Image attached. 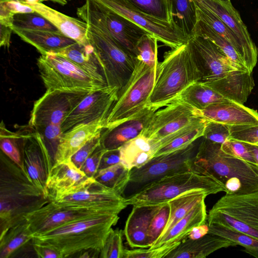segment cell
<instances>
[{
	"instance_id": "cell-41",
	"label": "cell",
	"mask_w": 258,
	"mask_h": 258,
	"mask_svg": "<svg viewBox=\"0 0 258 258\" xmlns=\"http://www.w3.org/2000/svg\"><path fill=\"white\" fill-rule=\"evenodd\" d=\"M24 133H18L8 130L4 122L0 125V146L2 151L9 158L26 172L22 160V148Z\"/></svg>"
},
{
	"instance_id": "cell-60",
	"label": "cell",
	"mask_w": 258,
	"mask_h": 258,
	"mask_svg": "<svg viewBox=\"0 0 258 258\" xmlns=\"http://www.w3.org/2000/svg\"><path fill=\"white\" fill-rule=\"evenodd\" d=\"M258 165V146L245 143Z\"/></svg>"
},
{
	"instance_id": "cell-57",
	"label": "cell",
	"mask_w": 258,
	"mask_h": 258,
	"mask_svg": "<svg viewBox=\"0 0 258 258\" xmlns=\"http://www.w3.org/2000/svg\"><path fill=\"white\" fill-rule=\"evenodd\" d=\"M0 46L9 48L10 46L12 27L0 24Z\"/></svg>"
},
{
	"instance_id": "cell-8",
	"label": "cell",
	"mask_w": 258,
	"mask_h": 258,
	"mask_svg": "<svg viewBox=\"0 0 258 258\" xmlns=\"http://www.w3.org/2000/svg\"><path fill=\"white\" fill-rule=\"evenodd\" d=\"M87 35L101 64L108 86L119 91L130 78L136 58L121 47L104 28L88 24Z\"/></svg>"
},
{
	"instance_id": "cell-22",
	"label": "cell",
	"mask_w": 258,
	"mask_h": 258,
	"mask_svg": "<svg viewBox=\"0 0 258 258\" xmlns=\"http://www.w3.org/2000/svg\"><path fill=\"white\" fill-rule=\"evenodd\" d=\"M160 108L148 105L125 121L111 128L104 129L101 134V146L106 150L119 149L141 134L153 114Z\"/></svg>"
},
{
	"instance_id": "cell-1",
	"label": "cell",
	"mask_w": 258,
	"mask_h": 258,
	"mask_svg": "<svg viewBox=\"0 0 258 258\" xmlns=\"http://www.w3.org/2000/svg\"><path fill=\"white\" fill-rule=\"evenodd\" d=\"M119 213L98 214L71 221L42 234L33 236L32 245L56 251L59 258L78 257L90 252L100 255L106 239L119 219Z\"/></svg>"
},
{
	"instance_id": "cell-26",
	"label": "cell",
	"mask_w": 258,
	"mask_h": 258,
	"mask_svg": "<svg viewBox=\"0 0 258 258\" xmlns=\"http://www.w3.org/2000/svg\"><path fill=\"white\" fill-rule=\"evenodd\" d=\"M203 84L225 98L242 104L246 102L255 86L252 72L240 70L233 71L222 78Z\"/></svg>"
},
{
	"instance_id": "cell-43",
	"label": "cell",
	"mask_w": 258,
	"mask_h": 258,
	"mask_svg": "<svg viewBox=\"0 0 258 258\" xmlns=\"http://www.w3.org/2000/svg\"><path fill=\"white\" fill-rule=\"evenodd\" d=\"M13 27L61 33L51 23L36 11L16 14L14 16Z\"/></svg>"
},
{
	"instance_id": "cell-4",
	"label": "cell",
	"mask_w": 258,
	"mask_h": 258,
	"mask_svg": "<svg viewBox=\"0 0 258 258\" xmlns=\"http://www.w3.org/2000/svg\"><path fill=\"white\" fill-rule=\"evenodd\" d=\"M200 76L187 42L166 52L159 63L148 105L163 107L174 101Z\"/></svg>"
},
{
	"instance_id": "cell-36",
	"label": "cell",
	"mask_w": 258,
	"mask_h": 258,
	"mask_svg": "<svg viewBox=\"0 0 258 258\" xmlns=\"http://www.w3.org/2000/svg\"><path fill=\"white\" fill-rule=\"evenodd\" d=\"M203 118L169 137L157 150L154 157L184 148L202 137L208 122Z\"/></svg>"
},
{
	"instance_id": "cell-9",
	"label": "cell",
	"mask_w": 258,
	"mask_h": 258,
	"mask_svg": "<svg viewBox=\"0 0 258 258\" xmlns=\"http://www.w3.org/2000/svg\"><path fill=\"white\" fill-rule=\"evenodd\" d=\"M208 225L217 224L258 238V190L222 197L207 216Z\"/></svg>"
},
{
	"instance_id": "cell-13",
	"label": "cell",
	"mask_w": 258,
	"mask_h": 258,
	"mask_svg": "<svg viewBox=\"0 0 258 258\" xmlns=\"http://www.w3.org/2000/svg\"><path fill=\"white\" fill-rule=\"evenodd\" d=\"M200 118L197 109L175 100L155 111L141 134L153 141L158 150L169 137Z\"/></svg>"
},
{
	"instance_id": "cell-53",
	"label": "cell",
	"mask_w": 258,
	"mask_h": 258,
	"mask_svg": "<svg viewBox=\"0 0 258 258\" xmlns=\"http://www.w3.org/2000/svg\"><path fill=\"white\" fill-rule=\"evenodd\" d=\"M35 131L39 133L42 136L54 160L57 146L63 134L61 125L50 124Z\"/></svg>"
},
{
	"instance_id": "cell-19",
	"label": "cell",
	"mask_w": 258,
	"mask_h": 258,
	"mask_svg": "<svg viewBox=\"0 0 258 258\" xmlns=\"http://www.w3.org/2000/svg\"><path fill=\"white\" fill-rule=\"evenodd\" d=\"M95 181L78 168L71 159L54 163L46 182L47 195L50 201L57 200L83 190Z\"/></svg>"
},
{
	"instance_id": "cell-18",
	"label": "cell",
	"mask_w": 258,
	"mask_h": 258,
	"mask_svg": "<svg viewBox=\"0 0 258 258\" xmlns=\"http://www.w3.org/2000/svg\"><path fill=\"white\" fill-rule=\"evenodd\" d=\"M52 158L39 133L34 130L24 133L22 160L25 170L33 184L47 197L46 182L53 165Z\"/></svg>"
},
{
	"instance_id": "cell-2",
	"label": "cell",
	"mask_w": 258,
	"mask_h": 258,
	"mask_svg": "<svg viewBox=\"0 0 258 258\" xmlns=\"http://www.w3.org/2000/svg\"><path fill=\"white\" fill-rule=\"evenodd\" d=\"M0 237L25 220L29 213L50 202L27 173L3 152L0 168Z\"/></svg>"
},
{
	"instance_id": "cell-47",
	"label": "cell",
	"mask_w": 258,
	"mask_h": 258,
	"mask_svg": "<svg viewBox=\"0 0 258 258\" xmlns=\"http://www.w3.org/2000/svg\"><path fill=\"white\" fill-rule=\"evenodd\" d=\"M123 231L112 228L110 231L100 251L101 258H123L124 248L123 245Z\"/></svg>"
},
{
	"instance_id": "cell-34",
	"label": "cell",
	"mask_w": 258,
	"mask_h": 258,
	"mask_svg": "<svg viewBox=\"0 0 258 258\" xmlns=\"http://www.w3.org/2000/svg\"><path fill=\"white\" fill-rule=\"evenodd\" d=\"M175 100L185 103L199 110L216 103L231 101L211 87L199 82L189 85Z\"/></svg>"
},
{
	"instance_id": "cell-51",
	"label": "cell",
	"mask_w": 258,
	"mask_h": 258,
	"mask_svg": "<svg viewBox=\"0 0 258 258\" xmlns=\"http://www.w3.org/2000/svg\"><path fill=\"white\" fill-rule=\"evenodd\" d=\"M229 127L230 139L258 146V124Z\"/></svg>"
},
{
	"instance_id": "cell-25",
	"label": "cell",
	"mask_w": 258,
	"mask_h": 258,
	"mask_svg": "<svg viewBox=\"0 0 258 258\" xmlns=\"http://www.w3.org/2000/svg\"><path fill=\"white\" fill-rule=\"evenodd\" d=\"M105 122L97 121L79 125L63 133L57 146L54 163L65 162L94 137L101 134Z\"/></svg>"
},
{
	"instance_id": "cell-33",
	"label": "cell",
	"mask_w": 258,
	"mask_h": 258,
	"mask_svg": "<svg viewBox=\"0 0 258 258\" xmlns=\"http://www.w3.org/2000/svg\"><path fill=\"white\" fill-rule=\"evenodd\" d=\"M208 195L209 194L205 190L195 189L183 193L168 202L170 206L169 217L160 237L168 232L197 205L205 201Z\"/></svg>"
},
{
	"instance_id": "cell-46",
	"label": "cell",
	"mask_w": 258,
	"mask_h": 258,
	"mask_svg": "<svg viewBox=\"0 0 258 258\" xmlns=\"http://www.w3.org/2000/svg\"><path fill=\"white\" fill-rule=\"evenodd\" d=\"M34 12L33 8L20 0H1L0 24L13 28L14 16L16 14Z\"/></svg>"
},
{
	"instance_id": "cell-50",
	"label": "cell",
	"mask_w": 258,
	"mask_h": 258,
	"mask_svg": "<svg viewBox=\"0 0 258 258\" xmlns=\"http://www.w3.org/2000/svg\"><path fill=\"white\" fill-rule=\"evenodd\" d=\"M221 148L227 154L258 166L245 143L230 139L221 144Z\"/></svg>"
},
{
	"instance_id": "cell-27",
	"label": "cell",
	"mask_w": 258,
	"mask_h": 258,
	"mask_svg": "<svg viewBox=\"0 0 258 258\" xmlns=\"http://www.w3.org/2000/svg\"><path fill=\"white\" fill-rule=\"evenodd\" d=\"M51 23L62 34L83 45L90 44L88 38V24L67 16L41 2L25 3Z\"/></svg>"
},
{
	"instance_id": "cell-20",
	"label": "cell",
	"mask_w": 258,
	"mask_h": 258,
	"mask_svg": "<svg viewBox=\"0 0 258 258\" xmlns=\"http://www.w3.org/2000/svg\"><path fill=\"white\" fill-rule=\"evenodd\" d=\"M52 201L77 207L97 209L118 213L128 206L125 199L122 196L96 180L91 185L83 190Z\"/></svg>"
},
{
	"instance_id": "cell-42",
	"label": "cell",
	"mask_w": 258,
	"mask_h": 258,
	"mask_svg": "<svg viewBox=\"0 0 258 258\" xmlns=\"http://www.w3.org/2000/svg\"><path fill=\"white\" fill-rule=\"evenodd\" d=\"M209 225V233L217 235L243 247L245 252L258 258V238L239 232L224 226L212 224Z\"/></svg>"
},
{
	"instance_id": "cell-3",
	"label": "cell",
	"mask_w": 258,
	"mask_h": 258,
	"mask_svg": "<svg viewBox=\"0 0 258 258\" xmlns=\"http://www.w3.org/2000/svg\"><path fill=\"white\" fill-rule=\"evenodd\" d=\"M221 145L202 137L194 161L195 169L218 180L226 194L257 191L258 166L227 154Z\"/></svg>"
},
{
	"instance_id": "cell-29",
	"label": "cell",
	"mask_w": 258,
	"mask_h": 258,
	"mask_svg": "<svg viewBox=\"0 0 258 258\" xmlns=\"http://www.w3.org/2000/svg\"><path fill=\"white\" fill-rule=\"evenodd\" d=\"M54 54L68 59L91 77L107 86L103 69L91 44L83 45L76 42Z\"/></svg>"
},
{
	"instance_id": "cell-32",
	"label": "cell",
	"mask_w": 258,
	"mask_h": 258,
	"mask_svg": "<svg viewBox=\"0 0 258 258\" xmlns=\"http://www.w3.org/2000/svg\"><path fill=\"white\" fill-rule=\"evenodd\" d=\"M120 162L131 170L140 167L154 157L158 149L153 141L140 134L119 148Z\"/></svg>"
},
{
	"instance_id": "cell-28",
	"label": "cell",
	"mask_w": 258,
	"mask_h": 258,
	"mask_svg": "<svg viewBox=\"0 0 258 258\" xmlns=\"http://www.w3.org/2000/svg\"><path fill=\"white\" fill-rule=\"evenodd\" d=\"M236 245L230 240L208 233L196 239L186 237L165 257L204 258L221 248Z\"/></svg>"
},
{
	"instance_id": "cell-37",
	"label": "cell",
	"mask_w": 258,
	"mask_h": 258,
	"mask_svg": "<svg viewBox=\"0 0 258 258\" xmlns=\"http://www.w3.org/2000/svg\"><path fill=\"white\" fill-rule=\"evenodd\" d=\"M172 21L189 39L197 22L194 0H167Z\"/></svg>"
},
{
	"instance_id": "cell-12",
	"label": "cell",
	"mask_w": 258,
	"mask_h": 258,
	"mask_svg": "<svg viewBox=\"0 0 258 258\" xmlns=\"http://www.w3.org/2000/svg\"><path fill=\"white\" fill-rule=\"evenodd\" d=\"M90 92L46 90L35 101L28 126L34 130L50 125H61L71 112Z\"/></svg>"
},
{
	"instance_id": "cell-61",
	"label": "cell",
	"mask_w": 258,
	"mask_h": 258,
	"mask_svg": "<svg viewBox=\"0 0 258 258\" xmlns=\"http://www.w3.org/2000/svg\"><path fill=\"white\" fill-rule=\"evenodd\" d=\"M71 0H41L42 1H51L53 3H57L61 6H64L67 4L68 2Z\"/></svg>"
},
{
	"instance_id": "cell-5",
	"label": "cell",
	"mask_w": 258,
	"mask_h": 258,
	"mask_svg": "<svg viewBox=\"0 0 258 258\" xmlns=\"http://www.w3.org/2000/svg\"><path fill=\"white\" fill-rule=\"evenodd\" d=\"M195 189L205 190L209 195L224 191L222 184L214 177L195 170L164 177L125 200L133 206L158 205Z\"/></svg>"
},
{
	"instance_id": "cell-58",
	"label": "cell",
	"mask_w": 258,
	"mask_h": 258,
	"mask_svg": "<svg viewBox=\"0 0 258 258\" xmlns=\"http://www.w3.org/2000/svg\"><path fill=\"white\" fill-rule=\"evenodd\" d=\"M33 249L38 257L39 258H59L58 253L55 250L49 248L32 245Z\"/></svg>"
},
{
	"instance_id": "cell-11",
	"label": "cell",
	"mask_w": 258,
	"mask_h": 258,
	"mask_svg": "<svg viewBox=\"0 0 258 258\" xmlns=\"http://www.w3.org/2000/svg\"><path fill=\"white\" fill-rule=\"evenodd\" d=\"M37 65L46 90L92 92L107 86L91 77L68 59L54 53L41 55Z\"/></svg>"
},
{
	"instance_id": "cell-39",
	"label": "cell",
	"mask_w": 258,
	"mask_h": 258,
	"mask_svg": "<svg viewBox=\"0 0 258 258\" xmlns=\"http://www.w3.org/2000/svg\"><path fill=\"white\" fill-rule=\"evenodd\" d=\"M33 235L25 220L10 228L0 237V258H8L22 246L32 240Z\"/></svg>"
},
{
	"instance_id": "cell-7",
	"label": "cell",
	"mask_w": 258,
	"mask_h": 258,
	"mask_svg": "<svg viewBox=\"0 0 258 258\" xmlns=\"http://www.w3.org/2000/svg\"><path fill=\"white\" fill-rule=\"evenodd\" d=\"M157 68L136 58L135 69L105 120V129L111 128L131 118L148 105Z\"/></svg>"
},
{
	"instance_id": "cell-45",
	"label": "cell",
	"mask_w": 258,
	"mask_h": 258,
	"mask_svg": "<svg viewBox=\"0 0 258 258\" xmlns=\"http://www.w3.org/2000/svg\"><path fill=\"white\" fill-rule=\"evenodd\" d=\"M128 1L138 9L148 15L169 23L173 22L167 0Z\"/></svg>"
},
{
	"instance_id": "cell-52",
	"label": "cell",
	"mask_w": 258,
	"mask_h": 258,
	"mask_svg": "<svg viewBox=\"0 0 258 258\" xmlns=\"http://www.w3.org/2000/svg\"><path fill=\"white\" fill-rule=\"evenodd\" d=\"M202 137L212 142L222 144L230 139L229 126L208 120Z\"/></svg>"
},
{
	"instance_id": "cell-16",
	"label": "cell",
	"mask_w": 258,
	"mask_h": 258,
	"mask_svg": "<svg viewBox=\"0 0 258 258\" xmlns=\"http://www.w3.org/2000/svg\"><path fill=\"white\" fill-rule=\"evenodd\" d=\"M187 43L200 76L199 83L210 82L233 71H242L208 39L192 35Z\"/></svg>"
},
{
	"instance_id": "cell-6",
	"label": "cell",
	"mask_w": 258,
	"mask_h": 258,
	"mask_svg": "<svg viewBox=\"0 0 258 258\" xmlns=\"http://www.w3.org/2000/svg\"><path fill=\"white\" fill-rule=\"evenodd\" d=\"M201 138L184 148L154 157L143 166L131 169L122 196L126 199L164 177L195 170L194 161Z\"/></svg>"
},
{
	"instance_id": "cell-54",
	"label": "cell",
	"mask_w": 258,
	"mask_h": 258,
	"mask_svg": "<svg viewBox=\"0 0 258 258\" xmlns=\"http://www.w3.org/2000/svg\"><path fill=\"white\" fill-rule=\"evenodd\" d=\"M101 134L92 138L72 156L71 159L78 168L81 169L87 158L101 145Z\"/></svg>"
},
{
	"instance_id": "cell-15",
	"label": "cell",
	"mask_w": 258,
	"mask_h": 258,
	"mask_svg": "<svg viewBox=\"0 0 258 258\" xmlns=\"http://www.w3.org/2000/svg\"><path fill=\"white\" fill-rule=\"evenodd\" d=\"M118 213L97 209L81 208L50 201L25 217L33 236L43 233L73 221L98 214Z\"/></svg>"
},
{
	"instance_id": "cell-56",
	"label": "cell",
	"mask_w": 258,
	"mask_h": 258,
	"mask_svg": "<svg viewBox=\"0 0 258 258\" xmlns=\"http://www.w3.org/2000/svg\"><path fill=\"white\" fill-rule=\"evenodd\" d=\"M120 162L119 149L107 150L102 156L99 169L106 168Z\"/></svg>"
},
{
	"instance_id": "cell-21",
	"label": "cell",
	"mask_w": 258,
	"mask_h": 258,
	"mask_svg": "<svg viewBox=\"0 0 258 258\" xmlns=\"http://www.w3.org/2000/svg\"><path fill=\"white\" fill-rule=\"evenodd\" d=\"M216 14L237 36L242 44L247 58V69L252 72L257 61L258 50L239 13L233 6L218 0H195Z\"/></svg>"
},
{
	"instance_id": "cell-17",
	"label": "cell",
	"mask_w": 258,
	"mask_h": 258,
	"mask_svg": "<svg viewBox=\"0 0 258 258\" xmlns=\"http://www.w3.org/2000/svg\"><path fill=\"white\" fill-rule=\"evenodd\" d=\"M119 91L116 87L107 86L87 95L62 122L63 134L82 124L97 121L105 122L118 99Z\"/></svg>"
},
{
	"instance_id": "cell-44",
	"label": "cell",
	"mask_w": 258,
	"mask_h": 258,
	"mask_svg": "<svg viewBox=\"0 0 258 258\" xmlns=\"http://www.w3.org/2000/svg\"><path fill=\"white\" fill-rule=\"evenodd\" d=\"M157 39L150 34L143 35L138 42L135 48V57L151 68H157Z\"/></svg>"
},
{
	"instance_id": "cell-30",
	"label": "cell",
	"mask_w": 258,
	"mask_h": 258,
	"mask_svg": "<svg viewBox=\"0 0 258 258\" xmlns=\"http://www.w3.org/2000/svg\"><path fill=\"white\" fill-rule=\"evenodd\" d=\"M208 215L205 201L194 207L164 235L159 237L149 247L154 248L162 245L181 242L192 229L207 222Z\"/></svg>"
},
{
	"instance_id": "cell-40",
	"label": "cell",
	"mask_w": 258,
	"mask_h": 258,
	"mask_svg": "<svg viewBox=\"0 0 258 258\" xmlns=\"http://www.w3.org/2000/svg\"><path fill=\"white\" fill-rule=\"evenodd\" d=\"M130 170L119 162L98 170L93 178L98 183L122 196L129 179Z\"/></svg>"
},
{
	"instance_id": "cell-48",
	"label": "cell",
	"mask_w": 258,
	"mask_h": 258,
	"mask_svg": "<svg viewBox=\"0 0 258 258\" xmlns=\"http://www.w3.org/2000/svg\"><path fill=\"white\" fill-rule=\"evenodd\" d=\"M181 242H173L162 245L159 247L151 248H139L135 249H124L123 258H162L166 256Z\"/></svg>"
},
{
	"instance_id": "cell-10",
	"label": "cell",
	"mask_w": 258,
	"mask_h": 258,
	"mask_svg": "<svg viewBox=\"0 0 258 258\" xmlns=\"http://www.w3.org/2000/svg\"><path fill=\"white\" fill-rule=\"evenodd\" d=\"M77 14L86 23L105 29L121 47L134 56L138 42L143 35L149 34L97 0H86L77 8Z\"/></svg>"
},
{
	"instance_id": "cell-38",
	"label": "cell",
	"mask_w": 258,
	"mask_h": 258,
	"mask_svg": "<svg viewBox=\"0 0 258 258\" xmlns=\"http://www.w3.org/2000/svg\"><path fill=\"white\" fill-rule=\"evenodd\" d=\"M192 35L200 36L209 39L241 70L248 71L232 45L225 37L217 33L205 23L197 20Z\"/></svg>"
},
{
	"instance_id": "cell-55",
	"label": "cell",
	"mask_w": 258,
	"mask_h": 258,
	"mask_svg": "<svg viewBox=\"0 0 258 258\" xmlns=\"http://www.w3.org/2000/svg\"><path fill=\"white\" fill-rule=\"evenodd\" d=\"M106 150L100 145L87 158L81 170L88 177H93L99 169L101 158Z\"/></svg>"
},
{
	"instance_id": "cell-24",
	"label": "cell",
	"mask_w": 258,
	"mask_h": 258,
	"mask_svg": "<svg viewBox=\"0 0 258 258\" xmlns=\"http://www.w3.org/2000/svg\"><path fill=\"white\" fill-rule=\"evenodd\" d=\"M162 204L133 206L123 231L127 243L131 247H150L148 237L150 225Z\"/></svg>"
},
{
	"instance_id": "cell-14",
	"label": "cell",
	"mask_w": 258,
	"mask_h": 258,
	"mask_svg": "<svg viewBox=\"0 0 258 258\" xmlns=\"http://www.w3.org/2000/svg\"><path fill=\"white\" fill-rule=\"evenodd\" d=\"M97 1L139 25L171 49L188 42V38L174 22L162 21L148 15L138 9L128 0Z\"/></svg>"
},
{
	"instance_id": "cell-59",
	"label": "cell",
	"mask_w": 258,
	"mask_h": 258,
	"mask_svg": "<svg viewBox=\"0 0 258 258\" xmlns=\"http://www.w3.org/2000/svg\"><path fill=\"white\" fill-rule=\"evenodd\" d=\"M209 232V225L206 222L201 225L194 227L189 232L187 238L191 239H196L202 237Z\"/></svg>"
},
{
	"instance_id": "cell-23",
	"label": "cell",
	"mask_w": 258,
	"mask_h": 258,
	"mask_svg": "<svg viewBox=\"0 0 258 258\" xmlns=\"http://www.w3.org/2000/svg\"><path fill=\"white\" fill-rule=\"evenodd\" d=\"M199 116L228 126L258 124V112L243 104L229 101L198 109Z\"/></svg>"
},
{
	"instance_id": "cell-35",
	"label": "cell",
	"mask_w": 258,
	"mask_h": 258,
	"mask_svg": "<svg viewBox=\"0 0 258 258\" xmlns=\"http://www.w3.org/2000/svg\"><path fill=\"white\" fill-rule=\"evenodd\" d=\"M194 2L197 8V20L205 23L217 33L225 37L234 47L246 68L247 56L239 39L216 14L195 0Z\"/></svg>"
},
{
	"instance_id": "cell-62",
	"label": "cell",
	"mask_w": 258,
	"mask_h": 258,
	"mask_svg": "<svg viewBox=\"0 0 258 258\" xmlns=\"http://www.w3.org/2000/svg\"><path fill=\"white\" fill-rule=\"evenodd\" d=\"M218 1L227 6H233L231 3L230 0H218Z\"/></svg>"
},
{
	"instance_id": "cell-49",
	"label": "cell",
	"mask_w": 258,
	"mask_h": 258,
	"mask_svg": "<svg viewBox=\"0 0 258 258\" xmlns=\"http://www.w3.org/2000/svg\"><path fill=\"white\" fill-rule=\"evenodd\" d=\"M169 214V203H163L153 218L150 225L148 237L150 246L162 234L168 222Z\"/></svg>"
},
{
	"instance_id": "cell-31",
	"label": "cell",
	"mask_w": 258,
	"mask_h": 258,
	"mask_svg": "<svg viewBox=\"0 0 258 258\" xmlns=\"http://www.w3.org/2000/svg\"><path fill=\"white\" fill-rule=\"evenodd\" d=\"M12 29L22 40L35 47L41 55L56 53L76 42L61 33Z\"/></svg>"
}]
</instances>
